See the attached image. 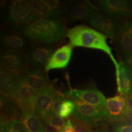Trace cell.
Here are the masks:
<instances>
[{"mask_svg": "<svg viewBox=\"0 0 132 132\" xmlns=\"http://www.w3.org/2000/svg\"><path fill=\"white\" fill-rule=\"evenodd\" d=\"M67 32L66 26L60 20L40 18L24 28L22 33L32 42L50 45L61 41Z\"/></svg>", "mask_w": 132, "mask_h": 132, "instance_id": "cell-1", "label": "cell"}, {"mask_svg": "<svg viewBox=\"0 0 132 132\" xmlns=\"http://www.w3.org/2000/svg\"><path fill=\"white\" fill-rule=\"evenodd\" d=\"M66 36L73 47H87L102 51L108 55L114 66L118 64L112 48L107 42V37L104 34L85 25H78L68 29Z\"/></svg>", "mask_w": 132, "mask_h": 132, "instance_id": "cell-2", "label": "cell"}, {"mask_svg": "<svg viewBox=\"0 0 132 132\" xmlns=\"http://www.w3.org/2000/svg\"><path fill=\"white\" fill-rule=\"evenodd\" d=\"M40 18L35 13L30 1H10L7 13V21L14 31L22 33L24 28Z\"/></svg>", "mask_w": 132, "mask_h": 132, "instance_id": "cell-3", "label": "cell"}, {"mask_svg": "<svg viewBox=\"0 0 132 132\" xmlns=\"http://www.w3.org/2000/svg\"><path fill=\"white\" fill-rule=\"evenodd\" d=\"M75 103L76 107L71 116L76 120L93 128H96L108 121L107 109L100 108L80 101L76 100Z\"/></svg>", "mask_w": 132, "mask_h": 132, "instance_id": "cell-4", "label": "cell"}, {"mask_svg": "<svg viewBox=\"0 0 132 132\" xmlns=\"http://www.w3.org/2000/svg\"><path fill=\"white\" fill-rule=\"evenodd\" d=\"M87 21L107 37L114 39L123 29L124 25L121 18L110 16L98 10Z\"/></svg>", "mask_w": 132, "mask_h": 132, "instance_id": "cell-5", "label": "cell"}, {"mask_svg": "<svg viewBox=\"0 0 132 132\" xmlns=\"http://www.w3.org/2000/svg\"><path fill=\"white\" fill-rule=\"evenodd\" d=\"M64 95L75 99L102 108L107 109V99L103 94L95 88L86 89H70Z\"/></svg>", "mask_w": 132, "mask_h": 132, "instance_id": "cell-6", "label": "cell"}, {"mask_svg": "<svg viewBox=\"0 0 132 132\" xmlns=\"http://www.w3.org/2000/svg\"><path fill=\"white\" fill-rule=\"evenodd\" d=\"M1 67L11 72L23 75L28 68L27 56L20 52L4 51L1 53Z\"/></svg>", "mask_w": 132, "mask_h": 132, "instance_id": "cell-7", "label": "cell"}, {"mask_svg": "<svg viewBox=\"0 0 132 132\" xmlns=\"http://www.w3.org/2000/svg\"><path fill=\"white\" fill-rule=\"evenodd\" d=\"M33 10L39 18L60 20L64 12V7L57 1H30Z\"/></svg>", "mask_w": 132, "mask_h": 132, "instance_id": "cell-8", "label": "cell"}, {"mask_svg": "<svg viewBox=\"0 0 132 132\" xmlns=\"http://www.w3.org/2000/svg\"><path fill=\"white\" fill-rule=\"evenodd\" d=\"M100 11L110 16L121 18L132 17V1L126 0L98 1Z\"/></svg>", "mask_w": 132, "mask_h": 132, "instance_id": "cell-9", "label": "cell"}, {"mask_svg": "<svg viewBox=\"0 0 132 132\" xmlns=\"http://www.w3.org/2000/svg\"><path fill=\"white\" fill-rule=\"evenodd\" d=\"M52 46L45 44L33 45L27 52L26 56L28 62L34 67H46L54 52Z\"/></svg>", "mask_w": 132, "mask_h": 132, "instance_id": "cell-10", "label": "cell"}, {"mask_svg": "<svg viewBox=\"0 0 132 132\" xmlns=\"http://www.w3.org/2000/svg\"><path fill=\"white\" fill-rule=\"evenodd\" d=\"M106 105L110 123L128 121L126 98L118 95L107 99Z\"/></svg>", "mask_w": 132, "mask_h": 132, "instance_id": "cell-11", "label": "cell"}, {"mask_svg": "<svg viewBox=\"0 0 132 132\" xmlns=\"http://www.w3.org/2000/svg\"><path fill=\"white\" fill-rule=\"evenodd\" d=\"M97 10L88 1L72 2L66 10L67 20L69 22L84 20L87 21Z\"/></svg>", "mask_w": 132, "mask_h": 132, "instance_id": "cell-12", "label": "cell"}, {"mask_svg": "<svg viewBox=\"0 0 132 132\" xmlns=\"http://www.w3.org/2000/svg\"><path fill=\"white\" fill-rule=\"evenodd\" d=\"M115 67L118 94L127 98L132 95V70L124 62Z\"/></svg>", "mask_w": 132, "mask_h": 132, "instance_id": "cell-13", "label": "cell"}, {"mask_svg": "<svg viewBox=\"0 0 132 132\" xmlns=\"http://www.w3.org/2000/svg\"><path fill=\"white\" fill-rule=\"evenodd\" d=\"M37 93L24 81L22 75L19 86L12 100L21 111L34 110V102Z\"/></svg>", "mask_w": 132, "mask_h": 132, "instance_id": "cell-14", "label": "cell"}, {"mask_svg": "<svg viewBox=\"0 0 132 132\" xmlns=\"http://www.w3.org/2000/svg\"><path fill=\"white\" fill-rule=\"evenodd\" d=\"M28 46L27 41L20 33L10 30H1V47L2 51H13L21 52Z\"/></svg>", "mask_w": 132, "mask_h": 132, "instance_id": "cell-15", "label": "cell"}, {"mask_svg": "<svg viewBox=\"0 0 132 132\" xmlns=\"http://www.w3.org/2000/svg\"><path fill=\"white\" fill-rule=\"evenodd\" d=\"M1 95L11 101L14 98L22 75L5 70L1 67Z\"/></svg>", "mask_w": 132, "mask_h": 132, "instance_id": "cell-16", "label": "cell"}, {"mask_svg": "<svg viewBox=\"0 0 132 132\" xmlns=\"http://www.w3.org/2000/svg\"><path fill=\"white\" fill-rule=\"evenodd\" d=\"M73 47L69 43L55 51L45 67L46 71L63 69L66 68L71 60Z\"/></svg>", "mask_w": 132, "mask_h": 132, "instance_id": "cell-17", "label": "cell"}, {"mask_svg": "<svg viewBox=\"0 0 132 132\" xmlns=\"http://www.w3.org/2000/svg\"><path fill=\"white\" fill-rule=\"evenodd\" d=\"M56 91L52 85L47 86L38 93L34 102V110L41 118L44 113L50 110Z\"/></svg>", "mask_w": 132, "mask_h": 132, "instance_id": "cell-18", "label": "cell"}, {"mask_svg": "<svg viewBox=\"0 0 132 132\" xmlns=\"http://www.w3.org/2000/svg\"><path fill=\"white\" fill-rule=\"evenodd\" d=\"M22 76L27 84L37 94L48 85L47 77L41 68H28Z\"/></svg>", "mask_w": 132, "mask_h": 132, "instance_id": "cell-19", "label": "cell"}, {"mask_svg": "<svg viewBox=\"0 0 132 132\" xmlns=\"http://www.w3.org/2000/svg\"><path fill=\"white\" fill-rule=\"evenodd\" d=\"M21 110L9 98L1 95V123L20 120Z\"/></svg>", "mask_w": 132, "mask_h": 132, "instance_id": "cell-20", "label": "cell"}, {"mask_svg": "<svg viewBox=\"0 0 132 132\" xmlns=\"http://www.w3.org/2000/svg\"><path fill=\"white\" fill-rule=\"evenodd\" d=\"M35 110L21 111L20 120L30 132H45L44 123Z\"/></svg>", "mask_w": 132, "mask_h": 132, "instance_id": "cell-21", "label": "cell"}, {"mask_svg": "<svg viewBox=\"0 0 132 132\" xmlns=\"http://www.w3.org/2000/svg\"><path fill=\"white\" fill-rule=\"evenodd\" d=\"M124 58L132 55V40L123 28L116 39Z\"/></svg>", "mask_w": 132, "mask_h": 132, "instance_id": "cell-22", "label": "cell"}, {"mask_svg": "<svg viewBox=\"0 0 132 132\" xmlns=\"http://www.w3.org/2000/svg\"><path fill=\"white\" fill-rule=\"evenodd\" d=\"M41 118L47 124L62 131L67 122L64 118L51 110L44 113Z\"/></svg>", "mask_w": 132, "mask_h": 132, "instance_id": "cell-23", "label": "cell"}, {"mask_svg": "<svg viewBox=\"0 0 132 132\" xmlns=\"http://www.w3.org/2000/svg\"><path fill=\"white\" fill-rule=\"evenodd\" d=\"M1 132H30L21 120H14L1 123Z\"/></svg>", "mask_w": 132, "mask_h": 132, "instance_id": "cell-24", "label": "cell"}, {"mask_svg": "<svg viewBox=\"0 0 132 132\" xmlns=\"http://www.w3.org/2000/svg\"><path fill=\"white\" fill-rule=\"evenodd\" d=\"M76 107L75 101L70 99H66L61 105L59 115L64 119L68 118L73 112Z\"/></svg>", "mask_w": 132, "mask_h": 132, "instance_id": "cell-25", "label": "cell"}, {"mask_svg": "<svg viewBox=\"0 0 132 132\" xmlns=\"http://www.w3.org/2000/svg\"><path fill=\"white\" fill-rule=\"evenodd\" d=\"M113 132H132V122L111 123Z\"/></svg>", "mask_w": 132, "mask_h": 132, "instance_id": "cell-26", "label": "cell"}, {"mask_svg": "<svg viewBox=\"0 0 132 132\" xmlns=\"http://www.w3.org/2000/svg\"><path fill=\"white\" fill-rule=\"evenodd\" d=\"M65 95L62 94L60 92H57L55 94L54 99L52 102V105L51 108L54 113L59 115L61 105L64 100H66Z\"/></svg>", "mask_w": 132, "mask_h": 132, "instance_id": "cell-27", "label": "cell"}, {"mask_svg": "<svg viewBox=\"0 0 132 132\" xmlns=\"http://www.w3.org/2000/svg\"><path fill=\"white\" fill-rule=\"evenodd\" d=\"M74 125L75 132H94L93 128L89 125L82 122L75 118H71Z\"/></svg>", "mask_w": 132, "mask_h": 132, "instance_id": "cell-28", "label": "cell"}, {"mask_svg": "<svg viewBox=\"0 0 132 132\" xmlns=\"http://www.w3.org/2000/svg\"><path fill=\"white\" fill-rule=\"evenodd\" d=\"M63 131L64 132H75L74 125L71 118H69L67 120L66 125Z\"/></svg>", "mask_w": 132, "mask_h": 132, "instance_id": "cell-29", "label": "cell"}, {"mask_svg": "<svg viewBox=\"0 0 132 132\" xmlns=\"http://www.w3.org/2000/svg\"><path fill=\"white\" fill-rule=\"evenodd\" d=\"M128 121L132 122V95L127 98Z\"/></svg>", "mask_w": 132, "mask_h": 132, "instance_id": "cell-30", "label": "cell"}, {"mask_svg": "<svg viewBox=\"0 0 132 132\" xmlns=\"http://www.w3.org/2000/svg\"><path fill=\"white\" fill-rule=\"evenodd\" d=\"M124 29L132 40V21H128L124 24Z\"/></svg>", "mask_w": 132, "mask_h": 132, "instance_id": "cell-31", "label": "cell"}, {"mask_svg": "<svg viewBox=\"0 0 132 132\" xmlns=\"http://www.w3.org/2000/svg\"><path fill=\"white\" fill-rule=\"evenodd\" d=\"M94 130V132H109L108 124L107 121L103 123L98 127H97Z\"/></svg>", "mask_w": 132, "mask_h": 132, "instance_id": "cell-32", "label": "cell"}, {"mask_svg": "<svg viewBox=\"0 0 132 132\" xmlns=\"http://www.w3.org/2000/svg\"><path fill=\"white\" fill-rule=\"evenodd\" d=\"M45 128V132H64L62 130H59L53 127L47 123H44Z\"/></svg>", "mask_w": 132, "mask_h": 132, "instance_id": "cell-33", "label": "cell"}, {"mask_svg": "<svg viewBox=\"0 0 132 132\" xmlns=\"http://www.w3.org/2000/svg\"><path fill=\"white\" fill-rule=\"evenodd\" d=\"M124 62L130 68V69L132 70V55L125 58Z\"/></svg>", "mask_w": 132, "mask_h": 132, "instance_id": "cell-34", "label": "cell"}]
</instances>
